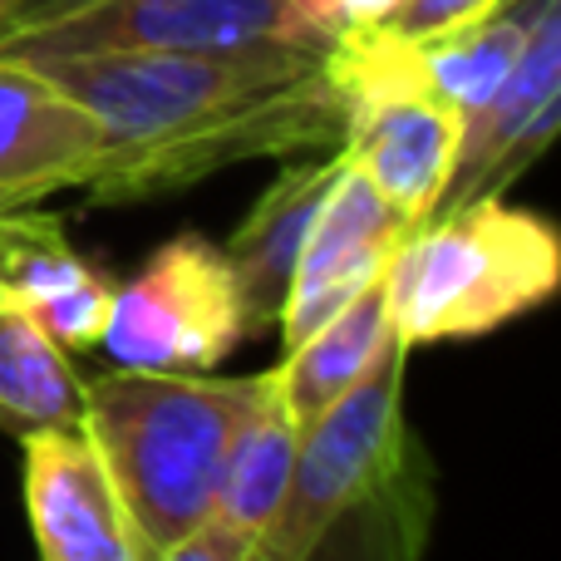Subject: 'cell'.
<instances>
[{
  "mask_svg": "<svg viewBox=\"0 0 561 561\" xmlns=\"http://www.w3.org/2000/svg\"><path fill=\"white\" fill-rule=\"evenodd\" d=\"M399 335L355 389L306 428L272 523L247 561H424L438 493L434 458L404 419Z\"/></svg>",
  "mask_w": 561,
  "mask_h": 561,
  "instance_id": "6da1fadb",
  "label": "cell"
},
{
  "mask_svg": "<svg viewBox=\"0 0 561 561\" xmlns=\"http://www.w3.org/2000/svg\"><path fill=\"white\" fill-rule=\"evenodd\" d=\"M256 394L252 379L124 369L84 379L79 428L99 448L144 561L213 517L227 448Z\"/></svg>",
  "mask_w": 561,
  "mask_h": 561,
  "instance_id": "7a4b0ae2",
  "label": "cell"
},
{
  "mask_svg": "<svg viewBox=\"0 0 561 561\" xmlns=\"http://www.w3.org/2000/svg\"><path fill=\"white\" fill-rule=\"evenodd\" d=\"M557 276L561 242L552 227L497 197H478L458 213L428 217L389 256V325L409 350L488 335L542 306Z\"/></svg>",
  "mask_w": 561,
  "mask_h": 561,
  "instance_id": "3957f363",
  "label": "cell"
},
{
  "mask_svg": "<svg viewBox=\"0 0 561 561\" xmlns=\"http://www.w3.org/2000/svg\"><path fill=\"white\" fill-rule=\"evenodd\" d=\"M325 49H256V55H173V49H94V55H30L99 128L104 158H134L197 128L227 124L286 89L306 84ZM94 168V173H99Z\"/></svg>",
  "mask_w": 561,
  "mask_h": 561,
  "instance_id": "277c9868",
  "label": "cell"
},
{
  "mask_svg": "<svg viewBox=\"0 0 561 561\" xmlns=\"http://www.w3.org/2000/svg\"><path fill=\"white\" fill-rule=\"evenodd\" d=\"M242 340V296L222 247L183 232L158 247L134 280L114 286V310L99 345L124 369L203 375Z\"/></svg>",
  "mask_w": 561,
  "mask_h": 561,
  "instance_id": "5b68a950",
  "label": "cell"
},
{
  "mask_svg": "<svg viewBox=\"0 0 561 561\" xmlns=\"http://www.w3.org/2000/svg\"><path fill=\"white\" fill-rule=\"evenodd\" d=\"M94 49H173V55H256L330 49L296 20L290 0H94L39 30L0 39V59L94 55Z\"/></svg>",
  "mask_w": 561,
  "mask_h": 561,
  "instance_id": "8992f818",
  "label": "cell"
},
{
  "mask_svg": "<svg viewBox=\"0 0 561 561\" xmlns=\"http://www.w3.org/2000/svg\"><path fill=\"white\" fill-rule=\"evenodd\" d=\"M561 118V0H542L527 30V45L517 55L513 75L497 84V94L463 118L458 158L438 193L434 213L444 217L478 197H497L523 168H533L557 138Z\"/></svg>",
  "mask_w": 561,
  "mask_h": 561,
  "instance_id": "52a82bcc",
  "label": "cell"
},
{
  "mask_svg": "<svg viewBox=\"0 0 561 561\" xmlns=\"http://www.w3.org/2000/svg\"><path fill=\"white\" fill-rule=\"evenodd\" d=\"M409 232H414V227H409L404 217L385 203V193L345 158L325 207H320L316 222H310L306 252H300V262H296L286 310H280V320H276L280 345L286 350L300 345V340L325 325L350 296H359L365 286L385 280L389 256L399 252V242H404Z\"/></svg>",
  "mask_w": 561,
  "mask_h": 561,
  "instance_id": "ba28073f",
  "label": "cell"
},
{
  "mask_svg": "<svg viewBox=\"0 0 561 561\" xmlns=\"http://www.w3.org/2000/svg\"><path fill=\"white\" fill-rule=\"evenodd\" d=\"M25 507L45 561H144L114 478L84 428L25 434Z\"/></svg>",
  "mask_w": 561,
  "mask_h": 561,
  "instance_id": "9c48e42d",
  "label": "cell"
},
{
  "mask_svg": "<svg viewBox=\"0 0 561 561\" xmlns=\"http://www.w3.org/2000/svg\"><path fill=\"white\" fill-rule=\"evenodd\" d=\"M99 158L104 128L39 69L0 59V213L84 187Z\"/></svg>",
  "mask_w": 561,
  "mask_h": 561,
  "instance_id": "30bf717a",
  "label": "cell"
},
{
  "mask_svg": "<svg viewBox=\"0 0 561 561\" xmlns=\"http://www.w3.org/2000/svg\"><path fill=\"white\" fill-rule=\"evenodd\" d=\"M0 290L35 316L59 350H89L104 340L114 310V280L65 242V227L45 213H0Z\"/></svg>",
  "mask_w": 561,
  "mask_h": 561,
  "instance_id": "8fae6325",
  "label": "cell"
},
{
  "mask_svg": "<svg viewBox=\"0 0 561 561\" xmlns=\"http://www.w3.org/2000/svg\"><path fill=\"white\" fill-rule=\"evenodd\" d=\"M345 158L330 153L320 163L286 168L247 213V222L232 232V242L222 247L227 266H232L237 296H242V330L247 340L272 335L280 310H286L290 280H296V262L306 252V237L316 213L325 207L330 187L340 178Z\"/></svg>",
  "mask_w": 561,
  "mask_h": 561,
  "instance_id": "7c38bea8",
  "label": "cell"
},
{
  "mask_svg": "<svg viewBox=\"0 0 561 561\" xmlns=\"http://www.w3.org/2000/svg\"><path fill=\"white\" fill-rule=\"evenodd\" d=\"M389 335H394V325H389V296H385V280H375L359 296H350L320 330H310L300 345L286 350V359L276 365V379H280V399L296 414L300 434L310 424H320L365 379V369L379 359Z\"/></svg>",
  "mask_w": 561,
  "mask_h": 561,
  "instance_id": "4fadbf2b",
  "label": "cell"
},
{
  "mask_svg": "<svg viewBox=\"0 0 561 561\" xmlns=\"http://www.w3.org/2000/svg\"><path fill=\"white\" fill-rule=\"evenodd\" d=\"M300 424L280 399V379L276 369L256 375V394L247 409L242 428H237L232 448H227V468H222V488H217L213 517L227 527H237L242 537L262 533L272 523L280 493H286L290 473L300 458Z\"/></svg>",
  "mask_w": 561,
  "mask_h": 561,
  "instance_id": "5bb4252c",
  "label": "cell"
},
{
  "mask_svg": "<svg viewBox=\"0 0 561 561\" xmlns=\"http://www.w3.org/2000/svg\"><path fill=\"white\" fill-rule=\"evenodd\" d=\"M79 414L84 379L35 316L0 290V428L25 438L39 428H79Z\"/></svg>",
  "mask_w": 561,
  "mask_h": 561,
  "instance_id": "9a60e30c",
  "label": "cell"
},
{
  "mask_svg": "<svg viewBox=\"0 0 561 561\" xmlns=\"http://www.w3.org/2000/svg\"><path fill=\"white\" fill-rule=\"evenodd\" d=\"M503 0H394L385 20H375L379 30L399 39H438V35H454V30L473 25V20L493 15Z\"/></svg>",
  "mask_w": 561,
  "mask_h": 561,
  "instance_id": "2e32d148",
  "label": "cell"
},
{
  "mask_svg": "<svg viewBox=\"0 0 561 561\" xmlns=\"http://www.w3.org/2000/svg\"><path fill=\"white\" fill-rule=\"evenodd\" d=\"M247 547H252V537H242L237 527L207 517L197 533H187L183 542H173L163 557H153V561H247Z\"/></svg>",
  "mask_w": 561,
  "mask_h": 561,
  "instance_id": "e0dca14e",
  "label": "cell"
},
{
  "mask_svg": "<svg viewBox=\"0 0 561 561\" xmlns=\"http://www.w3.org/2000/svg\"><path fill=\"white\" fill-rule=\"evenodd\" d=\"M84 5H94V0H5V10H0V39L39 30L59 15H75V10H84Z\"/></svg>",
  "mask_w": 561,
  "mask_h": 561,
  "instance_id": "ac0fdd59",
  "label": "cell"
},
{
  "mask_svg": "<svg viewBox=\"0 0 561 561\" xmlns=\"http://www.w3.org/2000/svg\"><path fill=\"white\" fill-rule=\"evenodd\" d=\"M394 0H345V30L350 25H375V20L389 15Z\"/></svg>",
  "mask_w": 561,
  "mask_h": 561,
  "instance_id": "d6986e66",
  "label": "cell"
}]
</instances>
